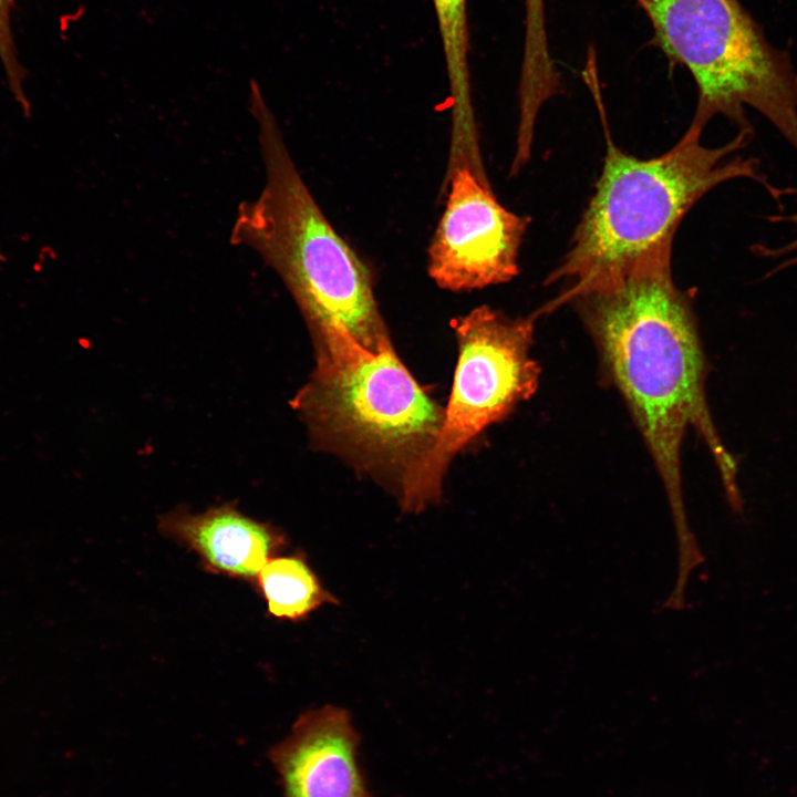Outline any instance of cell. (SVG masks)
Listing matches in <instances>:
<instances>
[{
	"label": "cell",
	"instance_id": "6da1fadb",
	"mask_svg": "<svg viewBox=\"0 0 797 797\" xmlns=\"http://www.w3.org/2000/svg\"><path fill=\"white\" fill-rule=\"evenodd\" d=\"M671 261L672 249L656 252L619 281L571 302L655 463L674 524L677 572L685 576L704 562L689 526L682 486L681 449L690 427L708 447L735 514L743 513V500L738 463L710 412L708 365L692 302L674 283Z\"/></svg>",
	"mask_w": 797,
	"mask_h": 797
},
{
	"label": "cell",
	"instance_id": "7a4b0ae2",
	"mask_svg": "<svg viewBox=\"0 0 797 797\" xmlns=\"http://www.w3.org/2000/svg\"><path fill=\"white\" fill-rule=\"evenodd\" d=\"M607 151L596 190L570 247L545 283H565L537 315L622 279L641 260L672 249L677 227L710 190L738 178L756 182L776 200L796 193L778 188L760 172L757 158L734 156L754 133L738 132L726 144H702L703 131L689 126L666 153L638 158L619 148L604 125Z\"/></svg>",
	"mask_w": 797,
	"mask_h": 797
},
{
	"label": "cell",
	"instance_id": "3957f363",
	"mask_svg": "<svg viewBox=\"0 0 797 797\" xmlns=\"http://www.w3.org/2000/svg\"><path fill=\"white\" fill-rule=\"evenodd\" d=\"M250 112L258 124L266 183L257 199L239 205L230 241L253 249L277 272L313 340L343 333L379 352L391 341L370 268L314 200L255 81Z\"/></svg>",
	"mask_w": 797,
	"mask_h": 797
},
{
	"label": "cell",
	"instance_id": "277c9868",
	"mask_svg": "<svg viewBox=\"0 0 797 797\" xmlns=\"http://www.w3.org/2000/svg\"><path fill=\"white\" fill-rule=\"evenodd\" d=\"M317 364L292 407L312 442L398 483L433 447L444 417L391 343L370 352L343 333L314 340Z\"/></svg>",
	"mask_w": 797,
	"mask_h": 797
},
{
	"label": "cell",
	"instance_id": "5b68a950",
	"mask_svg": "<svg viewBox=\"0 0 797 797\" xmlns=\"http://www.w3.org/2000/svg\"><path fill=\"white\" fill-rule=\"evenodd\" d=\"M656 44L684 65L697 89L691 126L723 115L754 133L746 107L760 113L797 152V72L766 40L738 0H636Z\"/></svg>",
	"mask_w": 797,
	"mask_h": 797
},
{
	"label": "cell",
	"instance_id": "8992f818",
	"mask_svg": "<svg viewBox=\"0 0 797 797\" xmlns=\"http://www.w3.org/2000/svg\"><path fill=\"white\" fill-rule=\"evenodd\" d=\"M535 319H514L483 306L457 322L451 397L433 447L401 484L405 511L418 513L438 500L455 455L537 391L540 368L530 355Z\"/></svg>",
	"mask_w": 797,
	"mask_h": 797
},
{
	"label": "cell",
	"instance_id": "52a82bcc",
	"mask_svg": "<svg viewBox=\"0 0 797 797\" xmlns=\"http://www.w3.org/2000/svg\"><path fill=\"white\" fill-rule=\"evenodd\" d=\"M445 207L427 249V272L442 289L505 283L518 272L529 218L506 209L490 186L459 168L443 182Z\"/></svg>",
	"mask_w": 797,
	"mask_h": 797
},
{
	"label": "cell",
	"instance_id": "ba28073f",
	"mask_svg": "<svg viewBox=\"0 0 797 797\" xmlns=\"http://www.w3.org/2000/svg\"><path fill=\"white\" fill-rule=\"evenodd\" d=\"M360 745L345 708L328 704L301 714L289 735L268 752L282 797H372Z\"/></svg>",
	"mask_w": 797,
	"mask_h": 797
},
{
	"label": "cell",
	"instance_id": "9c48e42d",
	"mask_svg": "<svg viewBox=\"0 0 797 797\" xmlns=\"http://www.w3.org/2000/svg\"><path fill=\"white\" fill-rule=\"evenodd\" d=\"M158 529L194 551L206 571L253 586L262 567L288 545L282 530L230 503L200 514L178 507L159 517Z\"/></svg>",
	"mask_w": 797,
	"mask_h": 797
},
{
	"label": "cell",
	"instance_id": "30bf717a",
	"mask_svg": "<svg viewBox=\"0 0 797 797\" xmlns=\"http://www.w3.org/2000/svg\"><path fill=\"white\" fill-rule=\"evenodd\" d=\"M443 48L452 115L448 158L469 163L480 158L468 63L467 0H432Z\"/></svg>",
	"mask_w": 797,
	"mask_h": 797
},
{
	"label": "cell",
	"instance_id": "8fae6325",
	"mask_svg": "<svg viewBox=\"0 0 797 797\" xmlns=\"http://www.w3.org/2000/svg\"><path fill=\"white\" fill-rule=\"evenodd\" d=\"M255 586L267 602L268 613L280 620L302 621L323 604L338 603L302 552L272 557L260 570Z\"/></svg>",
	"mask_w": 797,
	"mask_h": 797
},
{
	"label": "cell",
	"instance_id": "7c38bea8",
	"mask_svg": "<svg viewBox=\"0 0 797 797\" xmlns=\"http://www.w3.org/2000/svg\"><path fill=\"white\" fill-rule=\"evenodd\" d=\"M525 37L519 89L529 95H545L560 85L546 29L545 0H524Z\"/></svg>",
	"mask_w": 797,
	"mask_h": 797
},
{
	"label": "cell",
	"instance_id": "4fadbf2b",
	"mask_svg": "<svg viewBox=\"0 0 797 797\" xmlns=\"http://www.w3.org/2000/svg\"><path fill=\"white\" fill-rule=\"evenodd\" d=\"M14 0H0V62L6 72L9 89L25 116L31 104L24 91L25 70L22 66L12 33L11 13Z\"/></svg>",
	"mask_w": 797,
	"mask_h": 797
},
{
	"label": "cell",
	"instance_id": "5bb4252c",
	"mask_svg": "<svg viewBox=\"0 0 797 797\" xmlns=\"http://www.w3.org/2000/svg\"><path fill=\"white\" fill-rule=\"evenodd\" d=\"M772 222L786 221L797 225V211L791 215H772L767 217ZM752 252L763 258H784L773 270L767 272L765 278L774 276L776 272L797 265V237L788 244L780 247H768L764 244H755L751 247Z\"/></svg>",
	"mask_w": 797,
	"mask_h": 797
},
{
	"label": "cell",
	"instance_id": "9a60e30c",
	"mask_svg": "<svg viewBox=\"0 0 797 797\" xmlns=\"http://www.w3.org/2000/svg\"><path fill=\"white\" fill-rule=\"evenodd\" d=\"M2 261H3V255H2V252L0 251V266H1Z\"/></svg>",
	"mask_w": 797,
	"mask_h": 797
}]
</instances>
